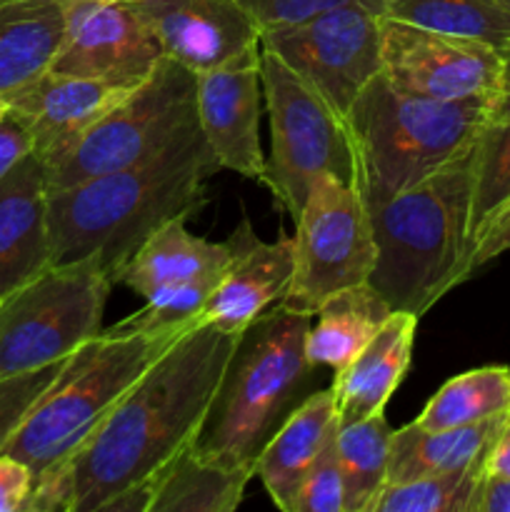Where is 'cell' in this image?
I'll return each instance as SVG.
<instances>
[{
    "mask_svg": "<svg viewBox=\"0 0 510 512\" xmlns=\"http://www.w3.org/2000/svg\"><path fill=\"white\" fill-rule=\"evenodd\" d=\"M238 335L185 330L60 465L33 483L25 512H148L150 483L203 425Z\"/></svg>",
    "mask_w": 510,
    "mask_h": 512,
    "instance_id": "6da1fadb",
    "label": "cell"
},
{
    "mask_svg": "<svg viewBox=\"0 0 510 512\" xmlns=\"http://www.w3.org/2000/svg\"><path fill=\"white\" fill-rule=\"evenodd\" d=\"M220 170L200 125L155 158L48 193L50 265L98 258L113 278L168 220L193 215Z\"/></svg>",
    "mask_w": 510,
    "mask_h": 512,
    "instance_id": "7a4b0ae2",
    "label": "cell"
},
{
    "mask_svg": "<svg viewBox=\"0 0 510 512\" xmlns=\"http://www.w3.org/2000/svg\"><path fill=\"white\" fill-rule=\"evenodd\" d=\"M313 315L275 305L238 333L193 450L255 475L268 440L313 390L305 340Z\"/></svg>",
    "mask_w": 510,
    "mask_h": 512,
    "instance_id": "3957f363",
    "label": "cell"
},
{
    "mask_svg": "<svg viewBox=\"0 0 510 512\" xmlns=\"http://www.w3.org/2000/svg\"><path fill=\"white\" fill-rule=\"evenodd\" d=\"M470 165L473 148L423 183L368 205L378 253L368 283L393 310L423 318L470 278Z\"/></svg>",
    "mask_w": 510,
    "mask_h": 512,
    "instance_id": "277c9868",
    "label": "cell"
},
{
    "mask_svg": "<svg viewBox=\"0 0 510 512\" xmlns=\"http://www.w3.org/2000/svg\"><path fill=\"white\" fill-rule=\"evenodd\" d=\"M493 98L435 100L373 80L345 118L355 188L365 205L423 183L463 158L490 120Z\"/></svg>",
    "mask_w": 510,
    "mask_h": 512,
    "instance_id": "5b68a950",
    "label": "cell"
},
{
    "mask_svg": "<svg viewBox=\"0 0 510 512\" xmlns=\"http://www.w3.org/2000/svg\"><path fill=\"white\" fill-rule=\"evenodd\" d=\"M180 335L100 330L65 360L58 378L35 400L3 453L28 465L38 480L103 423L118 400Z\"/></svg>",
    "mask_w": 510,
    "mask_h": 512,
    "instance_id": "8992f818",
    "label": "cell"
},
{
    "mask_svg": "<svg viewBox=\"0 0 510 512\" xmlns=\"http://www.w3.org/2000/svg\"><path fill=\"white\" fill-rule=\"evenodd\" d=\"M113 278L98 258L48 265L0 298V375L70 358L103 325Z\"/></svg>",
    "mask_w": 510,
    "mask_h": 512,
    "instance_id": "52a82bcc",
    "label": "cell"
},
{
    "mask_svg": "<svg viewBox=\"0 0 510 512\" xmlns=\"http://www.w3.org/2000/svg\"><path fill=\"white\" fill-rule=\"evenodd\" d=\"M198 125V73L163 55L70 153L45 165L48 193L145 163Z\"/></svg>",
    "mask_w": 510,
    "mask_h": 512,
    "instance_id": "ba28073f",
    "label": "cell"
},
{
    "mask_svg": "<svg viewBox=\"0 0 510 512\" xmlns=\"http://www.w3.org/2000/svg\"><path fill=\"white\" fill-rule=\"evenodd\" d=\"M260 80L270 118V158L263 185L298 218L310 183L328 173L355 185V160L345 120L283 58L260 45Z\"/></svg>",
    "mask_w": 510,
    "mask_h": 512,
    "instance_id": "9c48e42d",
    "label": "cell"
},
{
    "mask_svg": "<svg viewBox=\"0 0 510 512\" xmlns=\"http://www.w3.org/2000/svg\"><path fill=\"white\" fill-rule=\"evenodd\" d=\"M293 280L278 305L315 315L330 295L368 283L375 268V238L368 205L353 183L318 175L310 183L293 235Z\"/></svg>",
    "mask_w": 510,
    "mask_h": 512,
    "instance_id": "30bf717a",
    "label": "cell"
},
{
    "mask_svg": "<svg viewBox=\"0 0 510 512\" xmlns=\"http://www.w3.org/2000/svg\"><path fill=\"white\" fill-rule=\"evenodd\" d=\"M380 40L383 15L363 5H340L260 33V45L308 80L343 120L383 70Z\"/></svg>",
    "mask_w": 510,
    "mask_h": 512,
    "instance_id": "8fae6325",
    "label": "cell"
},
{
    "mask_svg": "<svg viewBox=\"0 0 510 512\" xmlns=\"http://www.w3.org/2000/svg\"><path fill=\"white\" fill-rule=\"evenodd\" d=\"M383 75L393 88L435 100L495 98L503 70L498 48L435 33L383 15Z\"/></svg>",
    "mask_w": 510,
    "mask_h": 512,
    "instance_id": "7c38bea8",
    "label": "cell"
},
{
    "mask_svg": "<svg viewBox=\"0 0 510 512\" xmlns=\"http://www.w3.org/2000/svg\"><path fill=\"white\" fill-rule=\"evenodd\" d=\"M63 5L65 38L50 68L53 73L135 88L163 58L135 3L63 0Z\"/></svg>",
    "mask_w": 510,
    "mask_h": 512,
    "instance_id": "4fadbf2b",
    "label": "cell"
},
{
    "mask_svg": "<svg viewBox=\"0 0 510 512\" xmlns=\"http://www.w3.org/2000/svg\"><path fill=\"white\" fill-rule=\"evenodd\" d=\"M260 45L198 75V120L220 168L263 183L260 150Z\"/></svg>",
    "mask_w": 510,
    "mask_h": 512,
    "instance_id": "5bb4252c",
    "label": "cell"
},
{
    "mask_svg": "<svg viewBox=\"0 0 510 512\" xmlns=\"http://www.w3.org/2000/svg\"><path fill=\"white\" fill-rule=\"evenodd\" d=\"M165 58L208 73L260 45V30L238 0H135Z\"/></svg>",
    "mask_w": 510,
    "mask_h": 512,
    "instance_id": "9a60e30c",
    "label": "cell"
},
{
    "mask_svg": "<svg viewBox=\"0 0 510 512\" xmlns=\"http://www.w3.org/2000/svg\"><path fill=\"white\" fill-rule=\"evenodd\" d=\"M130 90L105 80L48 70L5 100V108L28 130L33 153L43 165H50L70 153Z\"/></svg>",
    "mask_w": 510,
    "mask_h": 512,
    "instance_id": "2e32d148",
    "label": "cell"
},
{
    "mask_svg": "<svg viewBox=\"0 0 510 512\" xmlns=\"http://www.w3.org/2000/svg\"><path fill=\"white\" fill-rule=\"evenodd\" d=\"M228 245L233 250V260L210 293L200 313V323L238 335L245 325L285 298L293 280L295 253L293 238L288 235L275 243L258 238L248 215H243L228 235Z\"/></svg>",
    "mask_w": 510,
    "mask_h": 512,
    "instance_id": "e0dca14e",
    "label": "cell"
},
{
    "mask_svg": "<svg viewBox=\"0 0 510 512\" xmlns=\"http://www.w3.org/2000/svg\"><path fill=\"white\" fill-rule=\"evenodd\" d=\"M50 265L48 180L35 153L0 180V298Z\"/></svg>",
    "mask_w": 510,
    "mask_h": 512,
    "instance_id": "ac0fdd59",
    "label": "cell"
},
{
    "mask_svg": "<svg viewBox=\"0 0 510 512\" xmlns=\"http://www.w3.org/2000/svg\"><path fill=\"white\" fill-rule=\"evenodd\" d=\"M188 218L190 215H180L160 225L118 270L115 283L130 288L143 300L180 285H218L233 260V250L228 240L210 243L190 233Z\"/></svg>",
    "mask_w": 510,
    "mask_h": 512,
    "instance_id": "d6986e66",
    "label": "cell"
},
{
    "mask_svg": "<svg viewBox=\"0 0 510 512\" xmlns=\"http://www.w3.org/2000/svg\"><path fill=\"white\" fill-rule=\"evenodd\" d=\"M418 320V315L408 310H393L358 358L335 373L330 388L338 403L340 425L383 415L390 395L408 375Z\"/></svg>",
    "mask_w": 510,
    "mask_h": 512,
    "instance_id": "ffe728a7",
    "label": "cell"
},
{
    "mask_svg": "<svg viewBox=\"0 0 510 512\" xmlns=\"http://www.w3.org/2000/svg\"><path fill=\"white\" fill-rule=\"evenodd\" d=\"M338 428L340 415L333 388L313 390L268 440L255 463V475L275 508L295 512V500L310 465Z\"/></svg>",
    "mask_w": 510,
    "mask_h": 512,
    "instance_id": "44dd1931",
    "label": "cell"
},
{
    "mask_svg": "<svg viewBox=\"0 0 510 512\" xmlns=\"http://www.w3.org/2000/svg\"><path fill=\"white\" fill-rule=\"evenodd\" d=\"M63 38V0L0 3V103L53 68Z\"/></svg>",
    "mask_w": 510,
    "mask_h": 512,
    "instance_id": "7402d4cb",
    "label": "cell"
},
{
    "mask_svg": "<svg viewBox=\"0 0 510 512\" xmlns=\"http://www.w3.org/2000/svg\"><path fill=\"white\" fill-rule=\"evenodd\" d=\"M390 313L393 308L370 283L353 285L330 295L310 323L308 340H305L310 363L315 368L318 365L333 368L335 373L345 370L373 340Z\"/></svg>",
    "mask_w": 510,
    "mask_h": 512,
    "instance_id": "603a6c76",
    "label": "cell"
},
{
    "mask_svg": "<svg viewBox=\"0 0 510 512\" xmlns=\"http://www.w3.org/2000/svg\"><path fill=\"white\" fill-rule=\"evenodd\" d=\"M253 478L203 458L190 443L153 478L148 512H235Z\"/></svg>",
    "mask_w": 510,
    "mask_h": 512,
    "instance_id": "cb8c5ba5",
    "label": "cell"
},
{
    "mask_svg": "<svg viewBox=\"0 0 510 512\" xmlns=\"http://www.w3.org/2000/svg\"><path fill=\"white\" fill-rule=\"evenodd\" d=\"M500 418L450 430H425L410 423L393 430L390 443L388 485L410 483L428 475L463 470L485 458L490 440L500 428Z\"/></svg>",
    "mask_w": 510,
    "mask_h": 512,
    "instance_id": "d4e9b609",
    "label": "cell"
},
{
    "mask_svg": "<svg viewBox=\"0 0 510 512\" xmlns=\"http://www.w3.org/2000/svg\"><path fill=\"white\" fill-rule=\"evenodd\" d=\"M510 410V368L485 365L450 378L413 420L425 430H450L500 418Z\"/></svg>",
    "mask_w": 510,
    "mask_h": 512,
    "instance_id": "484cf974",
    "label": "cell"
},
{
    "mask_svg": "<svg viewBox=\"0 0 510 512\" xmlns=\"http://www.w3.org/2000/svg\"><path fill=\"white\" fill-rule=\"evenodd\" d=\"M393 428L383 415L340 425L338 460L345 485L343 512H373L375 500L388 485Z\"/></svg>",
    "mask_w": 510,
    "mask_h": 512,
    "instance_id": "4316f807",
    "label": "cell"
},
{
    "mask_svg": "<svg viewBox=\"0 0 510 512\" xmlns=\"http://www.w3.org/2000/svg\"><path fill=\"white\" fill-rule=\"evenodd\" d=\"M385 15L435 33L480 40L498 50L510 43L505 0H388Z\"/></svg>",
    "mask_w": 510,
    "mask_h": 512,
    "instance_id": "83f0119b",
    "label": "cell"
},
{
    "mask_svg": "<svg viewBox=\"0 0 510 512\" xmlns=\"http://www.w3.org/2000/svg\"><path fill=\"white\" fill-rule=\"evenodd\" d=\"M510 205V120H488L473 145L470 165V258L485 230ZM470 265V260H468ZM473 275V273H470Z\"/></svg>",
    "mask_w": 510,
    "mask_h": 512,
    "instance_id": "f1b7e54d",
    "label": "cell"
},
{
    "mask_svg": "<svg viewBox=\"0 0 510 512\" xmlns=\"http://www.w3.org/2000/svg\"><path fill=\"white\" fill-rule=\"evenodd\" d=\"M483 475L480 460L463 470L385 485L380 498L375 500L373 512H475Z\"/></svg>",
    "mask_w": 510,
    "mask_h": 512,
    "instance_id": "f546056e",
    "label": "cell"
},
{
    "mask_svg": "<svg viewBox=\"0 0 510 512\" xmlns=\"http://www.w3.org/2000/svg\"><path fill=\"white\" fill-rule=\"evenodd\" d=\"M343 505L345 485L338 460V433H333L300 485L295 512H343Z\"/></svg>",
    "mask_w": 510,
    "mask_h": 512,
    "instance_id": "4dcf8cb0",
    "label": "cell"
},
{
    "mask_svg": "<svg viewBox=\"0 0 510 512\" xmlns=\"http://www.w3.org/2000/svg\"><path fill=\"white\" fill-rule=\"evenodd\" d=\"M65 360L48 365V368L33 370V373L0 375V453L8 445V440L13 438L18 425L25 420V415L30 413L35 400L58 378Z\"/></svg>",
    "mask_w": 510,
    "mask_h": 512,
    "instance_id": "1f68e13d",
    "label": "cell"
},
{
    "mask_svg": "<svg viewBox=\"0 0 510 512\" xmlns=\"http://www.w3.org/2000/svg\"><path fill=\"white\" fill-rule=\"evenodd\" d=\"M238 3L248 10L260 33L300 23L340 5H363L380 15H385V8H388V0H238Z\"/></svg>",
    "mask_w": 510,
    "mask_h": 512,
    "instance_id": "d6a6232c",
    "label": "cell"
},
{
    "mask_svg": "<svg viewBox=\"0 0 510 512\" xmlns=\"http://www.w3.org/2000/svg\"><path fill=\"white\" fill-rule=\"evenodd\" d=\"M33 473L25 463L0 453V512H25L33 493Z\"/></svg>",
    "mask_w": 510,
    "mask_h": 512,
    "instance_id": "836d02e7",
    "label": "cell"
},
{
    "mask_svg": "<svg viewBox=\"0 0 510 512\" xmlns=\"http://www.w3.org/2000/svg\"><path fill=\"white\" fill-rule=\"evenodd\" d=\"M30 153H33V140H30L28 130L5 108L3 118H0V180Z\"/></svg>",
    "mask_w": 510,
    "mask_h": 512,
    "instance_id": "e575fe53",
    "label": "cell"
},
{
    "mask_svg": "<svg viewBox=\"0 0 510 512\" xmlns=\"http://www.w3.org/2000/svg\"><path fill=\"white\" fill-rule=\"evenodd\" d=\"M505 250H510V205L495 218V223L485 230L480 243L475 245L473 258H470V273H475L480 265L490 263L493 258L503 255Z\"/></svg>",
    "mask_w": 510,
    "mask_h": 512,
    "instance_id": "d590c367",
    "label": "cell"
},
{
    "mask_svg": "<svg viewBox=\"0 0 510 512\" xmlns=\"http://www.w3.org/2000/svg\"><path fill=\"white\" fill-rule=\"evenodd\" d=\"M485 475H498V478H510V410L500 420V428L495 438L490 440L483 458Z\"/></svg>",
    "mask_w": 510,
    "mask_h": 512,
    "instance_id": "8d00e7d4",
    "label": "cell"
},
{
    "mask_svg": "<svg viewBox=\"0 0 510 512\" xmlns=\"http://www.w3.org/2000/svg\"><path fill=\"white\" fill-rule=\"evenodd\" d=\"M475 512H510V478L483 475Z\"/></svg>",
    "mask_w": 510,
    "mask_h": 512,
    "instance_id": "74e56055",
    "label": "cell"
},
{
    "mask_svg": "<svg viewBox=\"0 0 510 512\" xmlns=\"http://www.w3.org/2000/svg\"><path fill=\"white\" fill-rule=\"evenodd\" d=\"M500 55H503V70H500V85L493 98L490 120H510V43L500 50Z\"/></svg>",
    "mask_w": 510,
    "mask_h": 512,
    "instance_id": "f35d334b",
    "label": "cell"
},
{
    "mask_svg": "<svg viewBox=\"0 0 510 512\" xmlns=\"http://www.w3.org/2000/svg\"><path fill=\"white\" fill-rule=\"evenodd\" d=\"M113 3H135V0H113Z\"/></svg>",
    "mask_w": 510,
    "mask_h": 512,
    "instance_id": "ab89813d",
    "label": "cell"
},
{
    "mask_svg": "<svg viewBox=\"0 0 510 512\" xmlns=\"http://www.w3.org/2000/svg\"><path fill=\"white\" fill-rule=\"evenodd\" d=\"M3 113H5V103H0V118H3Z\"/></svg>",
    "mask_w": 510,
    "mask_h": 512,
    "instance_id": "60d3db41",
    "label": "cell"
},
{
    "mask_svg": "<svg viewBox=\"0 0 510 512\" xmlns=\"http://www.w3.org/2000/svg\"><path fill=\"white\" fill-rule=\"evenodd\" d=\"M505 3H508V8H510V0H505Z\"/></svg>",
    "mask_w": 510,
    "mask_h": 512,
    "instance_id": "b9f144b4",
    "label": "cell"
},
{
    "mask_svg": "<svg viewBox=\"0 0 510 512\" xmlns=\"http://www.w3.org/2000/svg\"><path fill=\"white\" fill-rule=\"evenodd\" d=\"M0 3H5V0H0Z\"/></svg>",
    "mask_w": 510,
    "mask_h": 512,
    "instance_id": "7bdbcfd3",
    "label": "cell"
}]
</instances>
